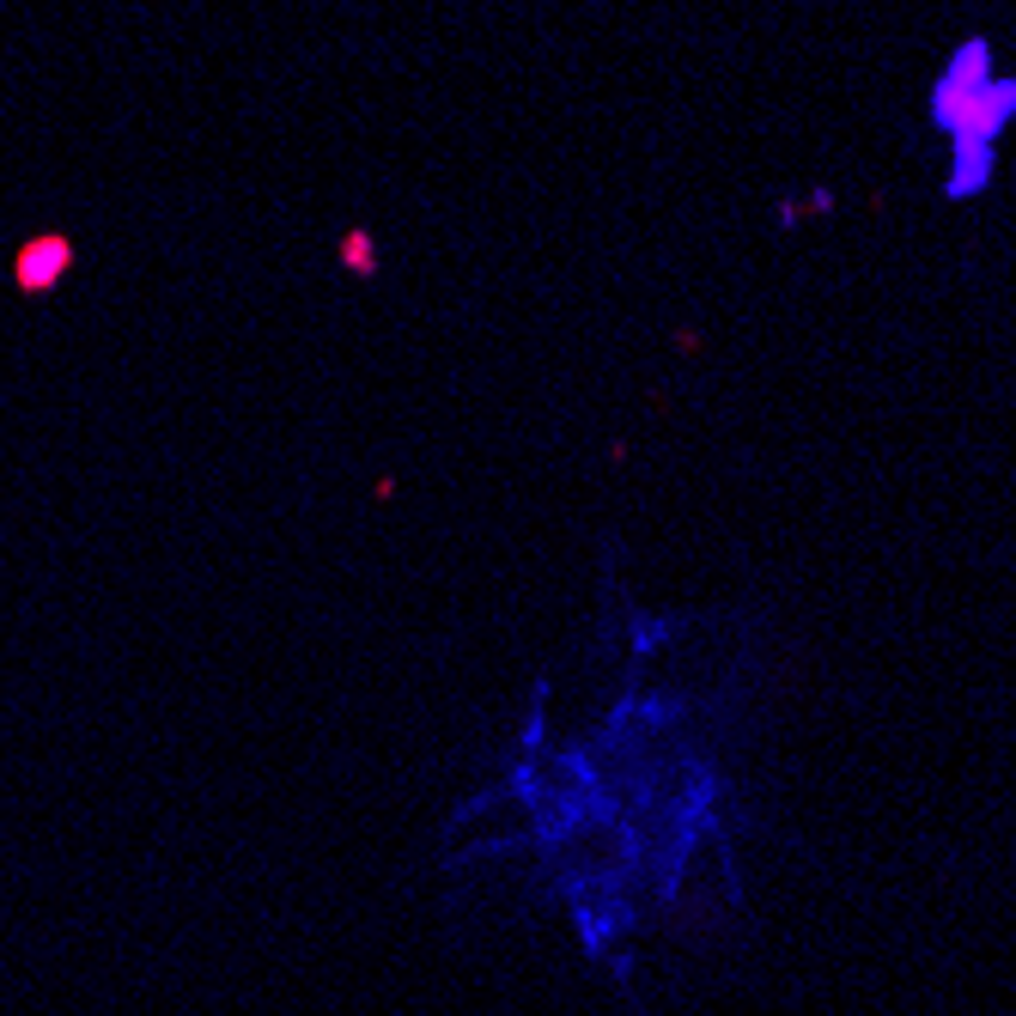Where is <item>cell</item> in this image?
I'll return each instance as SVG.
<instances>
[{
  "instance_id": "obj_2",
  "label": "cell",
  "mask_w": 1016,
  "mask_h": 1016,
  "mask_svg": "<svg viewBox=\"0 0 1016 1016\" xmlns=\"http://www.w3.org/2000/svg\"><path fill=\"white\" fill-rule=\"evenodd\" d=\"M341 256H347V268H354V275H371V238H366V231H347Z\"/></svg>"
},
{
  "instance_id": "obj_1",
  "label": "cell",
  "mask_w": 1016,
  "mask_h": 1016,
  "mask_svg": "<svg viewBox=\"0 0 1016 1016\" xmlns=\"http://www.w3.org/2000/svg\"><path fill=\"white\" fill-rule=\"evenodd\" d=\"M986 43H968L950 62V74L938 79V123L955 135V177L950 195H968V189L986 183V165H992V135L1004 128V116L1016 110V86H999L986 74Z\"/></svg>"
}]
</instances>
